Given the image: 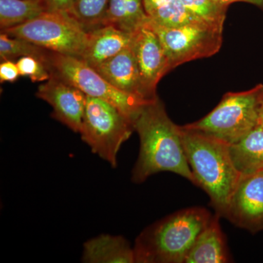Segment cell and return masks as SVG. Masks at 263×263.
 <instances>
[{
	"label": "cell",
	"instance_id": "19",
	"mask_svg": "<svg viewBox=\"0 0 263 263\" xmlns=\"http://www.w3.org/2000/svg\"><path fill=\"white\" fill-rule=\"evenodd\" d=\"M48 50L22 38L10 37L5 33L0 34V60L14 61L18 57H33L46 63Z\"/></svg>",
	"mask_w": 263,
	"mask_h": 263
},
{
	"label": "cell",
	"instance_id": "23",
	"mask_svg": "<svg viewBox=\"0 0 263 263\" xmlns=\"http://www.w3.org/2000/svg\"><path fill=\"white\" fill-rule=\"evenodd\" d=\"M20 76H27L32 82H43L51 77L44 62L35 57H23L16 62Z\"/></svg>",
	"mask_w": 263,
	"mask_h": 263
},
{
	"label": "cell",
	"instance_id": "15",
	"mask_svg": "<svg viewBox=\"0 0 263 263\" xmlns=\"http://www.w3.org/2000/svg\"><path fill=\"white\" fill-rule=\"evenodd\" d=\"M81 259L85 263H135L136 255L124 237L103 234L84 243Z\"/></svg>",
	"mask_w": 263,
	"mask_h": 263
},
{
	"label": "cell",
	"instance_id": "11",
	"mask_svg": "<svg viewBox=\"0 0 263 263\" xmlns=\"http://www.w3.org/2000/svg\"><path fill=\"white\" fill-rule=\"evenodd\" d=\"M36 96L51 105L52 118L71 130L80 133L87 98L81 90L51 76L38 86Z\"/></svg>",
	"mask_w": 263,
	"mask_h": 263
},
{
	"label": "cell",
	"instance_id": "16",
	"mask_svg": "<svg viewBox=\"0 0 263 263\" xmlns=\"http://www.w3.org/2000/svg\"><path fill=\"white\" fill-rule=\"evenodd\" d=\"M235 167L241 175L263 170V127L258 124L241 140L230 146Z\"/></svg>",
	"mask_w": 263,
	"mask_h": 263
},
{
	"label": "cell",
	"instance_id": "7",
	"mask_svg": "<svg viewBox=\"0 0 263 263\" xmlns=\"http://www.w3.org/2000/svg\"><path fill=\"white\" fill-rule=\"evenodd\" d=\"M1 32L27 40L48 51L79 59L82 58L89 39V32L74 17L52 11Z\"/></svg>",
	"mask_w": 263,
	"mask_h": 263
},
{
	"label": "cell",
	"instance_id": "5",
	"mask_svg": "<svg viewBox=\"0 0 263 263\" xmlns=\"http://www.w3.org/2000/svg\"><path fill=\"white\" fill-rule=\"evenodd\" d=\"M45 65L51 76L76 86L86 96L112 104L133 123L143 105L150 103L117 89L81 59L49 51Z\"/></svg>",
	"mask_w": 263,
	"mask_h": 263
},
{
	"label": "cell",
	"instance_id": "24",
	"mask_svg": "<svg viewBox=\"0 0 263 263\" xmlns=\"http://www.w3.org/2000/svg\"><path fill=\"white\" fill-rule=\"evenodd\" d=\"M20 76L17 64L12 60L1 62L0 64V82L14 83Z\"/></svg>",
	"mask_w": 263,
	"mask_h": 263
},
{
	"label": "cell",
	"instance_id": "2",
	"mask_svg": "<svg viewBox=\"0 0 263 263\" xmlns=\"http://www.w3.org/2000/svg\"><path fill=\"white\" fill-rule=\"evenodd\" d=\"M180 130L196 186L209 195L216 214L224 217L242 176L232 160L229 145L185 125L180 126Z\"/></svg>",
	"mask_w": 263,
	"mask_h": 263
},
{
	"label": "cell",
	"instance_id": "6",
	"mask_svg": "<svg viewBox=\"0 0 263 263\" xmlns=\"http://www.w3.org/2000/svg\"><path fill=\"white\" fill-rule=\"evenodd\" d=\"M134 131L133 120L117 107L101 99L87 96L79 133L95 155L117 167L119 151Z\"/></svg>",
	"mask_w": 263,
	"mask_h": 263
},
{
	"label": "cell",
	"instance_id": "4",
	"mask_svg": "<svg viewBox=\"0 0 263 263\" xmlns=\"http://www.w3.org/2000/svg\"><path fill=\"white\" fill-rule=\"evenodd\" d=\"M262 102V84L247 91L227 93L205 117L185 126L230 146L258 125Z\"/></svg>",
	"mask_w": 263,
	"mask_h": 263
},
{
	"label": "cell",
	"instance_id": "27",
	"mask_svg": "<svg viewBox=\"0 0 263 263\" xmlns=\"http://www.w3.org/2000/svg\"><path fill=\"white\" fill-rule=\"evenodd\" d=\"M223 4L229 7L230 5L235 3H246L254 5L263 11V0H219Z\"/></svg>",
	"mask_w": 263,
	"mask_h": 263
},
{
	"label": "cell",
	"instance_id": "9",
	"mask_svg": "<svg viewBox=\"0 0 263 263\" xmlns=\"http://www.w3.org/2000/svg\"><path fill=\"white\" fill-rule=\"evenodd\" d=\"M131 48L136 57L147 98L155 100L158 98L157 84L172 70L163 46L148 22L133 33Z\"/></svg>",
	"mask_w": 263,
	"mask_h": 263
},
{
	"label": "cell",
	"instance_id": "14",
	"mask_svg": "<svg viewBox=\"0 0 263 263\" xmlns=\"http://www.w3.org/2000/svg\"><path fill=\"white\" fill-rule=\"evenodd\" d=\"M216 214L190 249L185 263H227L231 257L227 245L226 237L221 230Z\"/></svg>",
	"mask_w": 263,
	"mask_h": 263
},
{
	"label": "cell",
	"instance_id": "22",
	"mask_svg": "<svg viewBox=\"0 0 263 263\" xmlns=\"http://www.w3.org/2000/svg\"><path fill=\"white\" fill-rule=\"evenodd\" d=\"M110 0H74L76 20L88 32L103 26Z\"/></svg>",
	"mask_w": 263,
	"mask_h": 263
},
{
	"label": "cell",
	"instance_id": "18",
	"mask_svg": "<svg viewBox=\"0 0 263 263\" xmlns=\"http://www.w3.org/2000/svg\"><path fill=\"white\" fill-rule=\"evenodd\" d=\"M48 11L43 0H0L1 31L17 27Z\"/></svg>",
	"mask_w": 263,
	"mask_h": 263
},
{
	"label": "cell",
	"instance_id": "26",
	"mask_svg": "<svg viewBox=\"0 0 263 263\" xmlns=\"http://www.w3.org/2000/svg\"><path fill=\"white\" fill-rule=\"evenodd\" d=\"M171 1V0H143L147 15H149L157 8L163 6Z\"/></svg>",
	"mask_w": 263,
	"mask_h": 263
},
{
	"label": "cell",
	"instance_id": "12",
	"mask_svg": "<svg viewBox=\"0 0 263 263\" xmlns=\"http://www.w3.org/2000/svg\"><path fill=\"white\" fill-rule=\"evenodd\" d=\"M95 70L121 91L146 101H153L147 98L131 46L104 62Z\"/></svg>",
	"mask_w": 263,
	"mask_h": 263
},
{
	"label": "cell",
	"instance_id": "17",
	"mask_svg": "<svg viewBox=\"0 0 263 263\" xmlns=\"http://www.w3.org/2000/svg\"><path fill=\"white\" fill-rule=\"evenodd\" d=\"M149 20L143 0H110L103 26L134 33Z\"/></svg>",
	"mask_w": 263,
	"mask_h": 263
},
{
	"label": "cell",
	"instance_id": "1",
	"mask_svg": "<svg viewBox=\"0 0 263 263\" xmlns=\"http://www.w3.org/2000/svg\"><path fill=\"white\" fill-rule=\"evenodd\" d=\"M140 138V152L132 171V181L141 183L152 175L174 173L196 185L181 139L180 126L168 117L157 98L143 105L134 120Z\"/></svg>",
	"mask_w": 263,
	"mask_h": 263
},
{
	"label": "cell",
	"instance_id": "10",
	"mask_svg": "<svg viewBox=\"0 0 263 263\" xmlns=\"http://www.w3.org/2000/svg\"><path fill=\"white\" fill-rule=\"evenodd\" d=\"M224 218L254 234L263 231V170L242 175Z\"/></svg>",
	"mask_w": 263,
	"mask_h": 263
},
{
	"label": "cell",
	"instance_id": "13",
	"mask_svg": "<svg viewBox=\"0 0 263 263\" xmlns=\"http://www.w3.org/2000/svg\"><path fill=\"white\" fill-rule=\"evenodd\" d=\"M133 33L103 26L89 32L87 46L81 60L96 68L104 62L130 47Z\"/></svg>",
	"mask_w": 263,
	"mask_h": 263
},
{
	"label": "cell",
	"instance_id": "28",
	"mask_svg": "<svg viewBox=\"0 0 263 263\" xmlns=\"http://www.w3.org/2000/svg\"><path fill=\"white\" fill-rule=\"evenodd\" d=\"M263 127V102L262 105V108L260 110V116H259V124Z\"/></svg>",
	"mask_w": 263,
	"mask_h": 263
},
{
	"label": "cell",
	"instance_id": "20",
	"mask_svg": "<svg viewBox=\"0 0 263 263\" xmlns=\"http://www.w3.org/2000/svg\"><path fill=\"white\" fill-rule=\"evenodd\" d=\"M148 17L154 24L165 27H179L190 24L203 23L197 20L189 11L181 0H171L167 4L157 8Z\"/></svg>",
	"mask_w": 263,
	"mask_h": 263
},
{
	"label": "cell",
	"instance_id": "25",
	"mask_svg": "<svg viewBox=\"0 0 263 263\" xmlns=\"http://www.w3.org/2000/svg\"><path fill=\"white\" fill-rule=\"evenodd\" d=\"M48 8V11L58 12L74 17V0H43Z\"/></svg>",
	"mask_w": 263,
	"mask_h": 263
},
{
	"label": "cell",
	"instance_id": "21",
	"mask_svg": "<svg viewBox=\"0 0 263 263\" xmlns=\"http://www.w3.org/2000/svg\"><path fill=\"white\" fill-rule=\"evenodd\" d=\"M189 11L203 23L223 29L228 6L219 0H181Z\"/></svg>",
	"mask_w": 263,
	"mask_h": 263
},
{
	"label": "cell",
	"instance_id": "8",
	"mask_svg": "<svg viewBox=\"0 0 263 263\" xmlns=\"http://www.w3.org/2000/svg\"><path fill=\"white\" fill-rule=\"evenodd\" d=\"M158 36L171 70L199 59L208 58L219 51L222 45L223 29L204 23L179 27H165L148 21Z\"/></svg>",
	"mask_w": 263,
	"mask_h": 263
},
{
	"label": "cell",
	"instance_id": "3",
	"mask_svg": "<svg viewBox=\"0 0 263 263\" xmlns=\"http://www.w3.org/2000/svg\"><path fill=\"white\" fill-rule=\"evenodd\" d=\"M213 216L205 208L182 209L157 221L137 237L136 262L185 263L190 249Z\"/></svg>",
	"mask_w": 263,
	"mask_h": 263
}]
</instances>
